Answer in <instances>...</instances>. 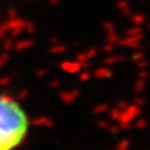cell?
<instances>
[{
    "instance_id": "1",
    "label": "cell",
    "mask_w": 150,
    "mask_h": 150,
    "mask_svg": "<svg viewBox=\"0 0 150 150\" xmlns=\"http://www.w3.org/2000/svg\"><path fill=\"white\" fill-rule=\"evenodd\" d=\"M29 129V118L16 99L0 93V150H14Z\"/></svg>"
}]
</instances>
